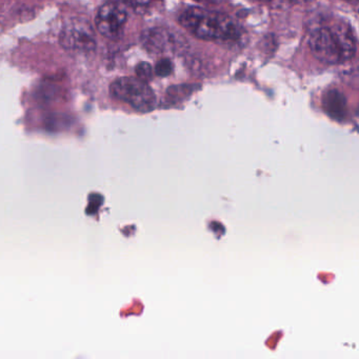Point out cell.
I'll use <instances>...</instances> for the list:
<instances>
[{
    "instance_id": "cell-9",
    "label": "cell",
    "mask_w": 359,
    "mask_h": 359,
    "mask_svg": "<svg viewBox=\"0 0 359 359\" xmlns=\"http://www.w3.org/2000/svg\"><path fill=\"white\" fill-rule=\"evenodd\" d=\"M135 71L138 79H142V81L148 83V81H150L151 79H152L153 69L152 67H151V65L148 64V62H140V64L136 66Z\"/></svg>"
},
{
    "instance_id": "cell-8",
    "label": "cell",
    "mask_w": 359,
    "mask_h": 359,
    "mask_svg": "<svg viewBox=\"0 0 359 359\" xmlns=\"http://www.w3.org/2000/svg\"><path fill=\"white\" fill-rule=\"evenodd\" d=\"M173 64L168 58H163L157 62L154 68L155 74L159 77H167L173 72Z\"/></svg>"
},
{
    "instance_id": "cell-1",
    "label": "cell",
    "mask_w": 359,
    "mask_h": 359,
    "mask_svg": "<svg viewBox=\"0 0 359 359\" xmlns=\"http://www.w3.org/2000/svg\"><path fill=\"white\" fill-rule=\"evenodd\" d=\"M309 46L317 60L329 65L346 62L356 52L350 29L339 24L315 28L309 36Z\"/></svg>"
},
{
    "instance_id": "cell-5",
    "label": "cell",
    "mask_w": 359,
    "mask_h": 359,
    "mask_svg": "<svg viewBox=\"0 0 359 359\" xmlns=\"http://www.w3.org/2000/svg\"><path fill=\"white\" fill-rule=\"evenodd\" d=\"M128 20V13L121 4L108 1L96 14L95 26L98 32L107 39H117Z\"/></svg>"
},
{
    "instance_id": "cell-12",
    "label": "cell",
    "mask_w": 359,
    "mask_h": 359,
    "mask_svg": "<svg viewBox=\"0 0 359 359\" xmlns=\"http://www.w3.org/2000/svg\"><path fill=\"white\" fill-rule=\"evenodd\" d=\"M348 1H355V3H359V0H348Z\"/></svg>"
},
{
    "instance_id": "cell-4",
    "label": "cell",
    "mask_w": 359,
    "mask_h": 359,
    "mask_svg": "<svg viewBox=\"0 0 359 359\" xmlns=\"http://www.w3.org/2000/svg\"><path fill=\"white\" fill-rule=\"evenodd\" d=\"M60 43L64 49L70 51H93L96 41L91 25L83 20H70L60 32Z\"/></svg>"
},
{
    "instance_id": "cell-7",
    "label": "cell",
    "mask_w": 359,
    "mask_h": 359,
    "mask_svg": "<svg viewBox=\"0 0 359 359\" xmlns=\"http://www.w3.org/2000/svg\"><path fill=\"white\" fill-rule=\"evenodd\" d=\"M325 106L327 110L333 113V115L340 114L344 110V100H342L341 94L337 91H331L325 95Z\"/></svg>"
},
{
    "instance_id": "cell-2",
    "label": "cell",
    "mask_w": 359,
    "mask_h": 359,
    "mask_svg": "<svg viewBox=\"0 0 359 359\" xmlns=\"http://www.w3.org/2000/svg\"><path fill=\"white\" fill-rule=\"evenodd\" d=\"M180 24L191 34L203 41H231L239 34L238 26L232 18L201 8H189L182 12Z\"/></svg>"
},
{
    "instance_id": "cell-3",
    "label": "cell",
    "mask_w": 359,
    "mask_h": 359,
    "mask_svg": "<svg viewBox=\"0 0 359 359\" xmlns=\"http://www.w3.org/2000/svg\"><path fill=\"white\" fill-rule=\"evenodd\" d=\"M113 97L127 102L140 112H150L156 106V96L146 81L138 77H121L110 86Z\"/></svg>"
},
{
    "instance_id": "cell-11",
    "label": "cell",
    "mask_w": 359,
    "mask_h": 359,
    "mask_svg": "<svg viewBox=\"0 0 359 359\" xmlns=\"http://www.w3.org/2000/svg\"><path fill=\"white\" fill-rule=\"evenodd\" d=\"M195 1H198V3H201V1H211V0H195Z\"/></svg>"
},
{
    "instance_id": "cell-10",
    "label": "cell",
    "mask_w": 359,
    "mask_h": 359,
    "mask_svg": "<svg viewBox=\"0 0 359 359\" xmlns=\"http://www.w3.org/2000/svg\"><path fill=\"white\" fill-rule=\"evenodd\" d=\"M126 1L133 6L144 5V4L147 3V0H126Z\"/></svg>"
},
{
    "instance_id": "cell-6",
    "label": "cell",
    "mask_w": 359,
    "mask_h": 359,
    "mask_svg": "<svg viewBox=\"0 0 359 359\" xmlns=\"http://www.w3.org/2000/svg\"><path fill=\"white\" fill-rule=\"evenodd\" d=\"M175 39L163 29H151L142 34V45L151 53H163L175 47Z\"/></svg>"
}]
</instances>
